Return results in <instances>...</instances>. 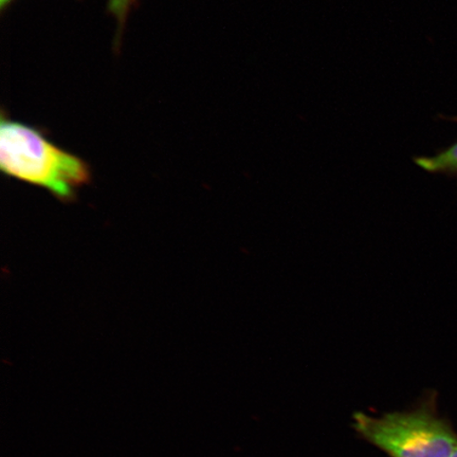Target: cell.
Here are the masks:
<instances>
[{"mask_svg":"<svg viewBox=\"0 0 457 457\" xmlns=\"http://www.w3.org/2000/svg\"><path fill=\"white\" fill-rule=\"evenodd\" d=\"M137 0H111L108 10L116 16L119 25V33L121 34L125 21L129 13L131 7L136 4Z\"/></svg>","mask_w":457,"mask_h":457,"instance_id":"cell-4","label":"cell"},{"mask_svg":"<svg viewBox=\"0 0 457 457\" xmlns=\"http://www.w3.org/2000/svg\"><path fill=\"white\" fill-rule=\"evenodd\" d=\"M451 457H457V447L456 449L454 450V453L453 455H451Z\"/></svg>","mask_w":457,"mask_h":457,"instance_id":"cell-6","label":"cell"},{"mask_svg":"<svg viewBox=\"0 0 457 457\" xmlns=\"http://www.w3.org/2000/svg\"><path fill=\"white\" fill-rule=\"evenodd\" d=\"M352 426L365 442L390 457H451L457 433L438 412L437 393L428 391L415 407L379 417L353 415Z\"/></svg>","mask_w":457,"mask_h":457,"instance_id":"cell-2","label":"cell"},{"mask_svg":"<svg viewBox=\"0 0 457 457\" xmlns=\"http://www.w3.org/2000/svg\"><path fill=\"white\" fill-rule=\"evenodd\" d=\"M456 121H457V119H456Z\"/></svg>","mask_w":457,"mask_h":457,"instance_id":"cell-7","label":"cell"},{"mask_svg":"<svg viewBox=\"0 0 457 457\" xmlns=\"http://www.w3.org/2000/svg\"><path fill=\"white\" fill-rule=\"evenodd\" d=\"M0 169L17 180L46 188L61 202L76 199L91 181L89 165L62 150L41 130L2 114Z\"/></svg>","mask_w":457,"mask_h":457,"instance_id":"cell-1","label":"cell"},{"mask_svg":"<svg viewBox=\"0 0 457 457\" xmlns=\"http://www.w3.org/2000/svg\"><path fill=\"white\" fill-rule=\"evenodd\" d=\"M414 162L428 173L445 174L457 179V143L436 155L416 157Z\"/></svg>","mask_w":457,"mask_h":457,"instance_id":"cell-3","label":"cell"},{"mask_svg":"<svg viewBox=\"0 0 457 457\" xmlns=\"http://www.w3.org/2000/svg\"><path fill=\"white\" fill-rule=\"evenodd\" d=\"M14 0H0V10L4 11L11 4H12Z\"/></svg>","mask_w":457,"mask_h":457,"instance_id":"cell-5","label":"cell"}]
</instances>
